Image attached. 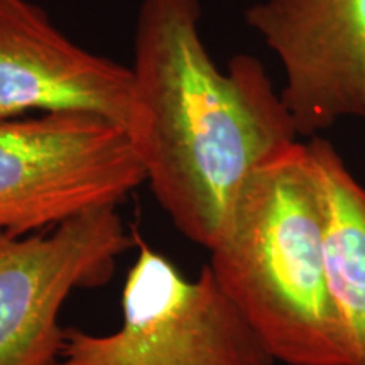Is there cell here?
<instances>
[{"mask_svg": "<svg viewBox=\"0 0 365 365\" xmlns=\"http://www.w3.org/2000/svg\"><path fill=\"white\" fill-rule=\"evenodd\" d=\"M245 22L279 59L299 135L365 120V0H259Z\"/></svg>", "mask_w": 365, "mask_h": 365, "instance_id": "6", "label": "cell"}, {"mask_svg": "<svg viewBox=\"0 0 365 365\" xmlns=\"http://www.w3.org/2000/svg\"><path fill=\"white\" fill-rule=\"evenodd\" d=\"M325 188L308 144L267 159L242 185L210 249V271L286 365H352L325 266Z\"/></svg>", "mask_w": 365, "mask_h": 365, "instance_id": "2", "label": "cell"}, {"mask_svg": "<svg viewBox=\"0 0 365 365\" xmlns=\"http://www.w3.org/2000/svg\"><path fill=\"white\" fill-rule=\"evenodd\" d=\"M137 255L110 333L66 328L54 365H274L208 266L188 279L134 232Z\"/></svg>", "mask_w": 365, "mask_h": 365, "instance_id": "3", "label": "cell"}, {"mask_svg": "<svg viewBox=\"0 0 365 365\" xmlns=\"http://www.w3.org/2000/svg\"><path fill=\"white\" fill-rule=\"evenodd\" d=\"M29 112L91 113L129 132L134 75L73 43L29 0H0V120Z\"/></svg>", "mask_w": 365, "mask_h": 365, "instance_id": "7", "label": "cell"}, {"mask_svg": "<svg viewBox=\"0 0 365 365\" xmlns=\"http://www.w3.org/2000/svg\"><path fill=\"white\" fill-rule=\"evenodd\" d=\"M200 19L198 0L140 2L127 134L164 212L210 250L242 185L299 134L262 63L237 54L220 70Z\"/></svg>", "mask_w": 365, "mask_h": 365, "instance_id": "1", "label": "cell"}, {"mask_svg": "<svg viewBox=\"0 0 365 365\" xmlns=\"http://www.w3.org/2000/svg\"><path fill=\"white\" fill-rule=\"evenodd\" d=\"M132 245L134 230H125L117 207L29 235L0 232V365L56 364L68 296L108 282Z\"/></svg>", "mask_w": 365, "mask_h": 365, "instance_id": "5", "label": "cell"}, {"mask_svg": "<svg viewBox=\"0 0 365 365\" xmlns=\"http://www.w3.org/2000/svg\"><path fill=\"white\" fill-rule=\"evenodd\" d=\"M325 188V266L331 298L352 346L365 365V188L325 139L308 143Z\"/></svg>", "mask_w": 365, "mask_h": 365, "instance_id": "8", "label": "cell"}, {"mask_svg": "<svg viewBox=\"0 0 365 365\" xmlns=\"http://www.w3.org/2000/svg\"><path fill=\"white\" fill-rule=\"evenodd\" d=\"M145 181L125 129L80 112L0 120V232L29 235L117 207Z\"/></svg>", "mask_w": 365, "mask_h": 365, "instance_id": "4", "label": "cell"}]
</instances>
